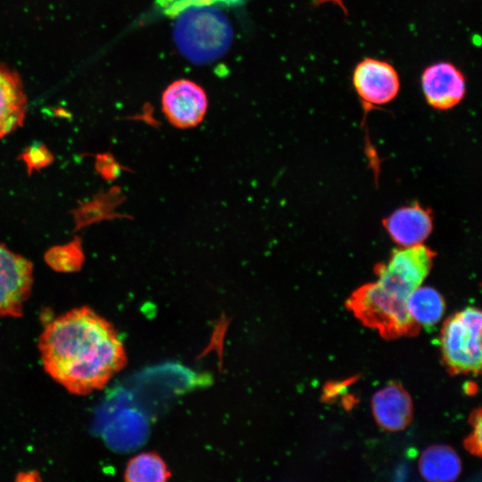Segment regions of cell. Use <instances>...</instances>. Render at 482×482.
Instances as JSON below:
<instances>
[{"instance_id":"obj_1","label":"cell","mask_w":482,"mask_h":482,"mask_svg":"<svg viewBox=\"0 0 482 482\" xmlns=\"http://www.w3.org/2000/svg\"><path fill=\"white\" fill-rule=\"evenodd\" d=\"M38 347L46 373L79 395L103 388L127 361L114 327L87 306L47 323Z\"/></svg>"},{"instance_id":"obj_2","label":"cell","mask_w":482,"mask_h":482,"mask_svg":"<svg viewBox=\"0 0 482 482\" xmlns=\"http://www.w3.org/2000/svg\"><path fill=\"white\" fill-rule=\"evenodd\" d=\"M172 33L179 53L198 65L222 57L233 38L232 26L225 13L206 5L183 11L175 20Z\"/></svg>"},{"instance_id":"obj_3","label":"cell","mask_w":482,"mask_h":482,"mask_svg":"<svg viewBox=\"0 0 482 482\" xmlns=\"http://www.w3.org/2000/svg\"><path fill=\"white\" fill-rule=\"evenodd\" d=\"M346 307L365 326L386 339L415 336L420 326L410 316L407 303L386 295L376 282L364 284L346 301Z\"/></svg>"},{"instance_id":"obj_4","label":"cell","mask_w":482,"mask_h":482,"mask_svg":"<svg viewBox=\"0 0 482 482\" xmlns=\"http://www.w3.org/2000/svg\"><path fill=\"white\" fill-rule=\"evenodd\" d=\"M481 325V312L474 307H467L445 321L440 345L445 365L452 374H479Z\"/></svg>"},{"instance_id":"obj_5","label":"cell","mask_w":482,"mask_h":482,"mask_svg":"<svg viewBox=\"0 0 482 482\" xmlns=\"http://www.w3.org/2000/svg\"><path fill=\"white\" fill-rule=\"evenodd\" d=\"M435 256L422 244L394 250L387 262L375 266L376 282L389 297L407 303L429 273Z\"/></svg>"},{"instance_id":"obj_6","label":"cell","mask_w":482,"mask_h":482,"mask_svg":"<svg viewBox=\"0 0 482 482\" xmlns=\"http://www.w3.org/2000/svg\"><path fill=\"white\" fill-rule=\"evenodd\" d=\"M32 284V263L0 244V316L21 317Z\"/></svg>"},{"instance_id":"obj_7","label":"cell","mask_w":482,"mask_h":482,"mask_svg":"<svg viewBox=\"0 0 482 482\" xmlns=\"http://www.w3.org/2000/svg\"><path fill=\"white\" fill-rule=\"evenodd\" d=\"M162 109L168 121L178 129L199 125L206 114L208 99L204 88L189 79L170 83L162 96Z\"/></svg>"},{"instance_id":"obj_8","label":"cell","mask_w":482,"mask_h":482,"mask_svg":"<svg viewBox=\"0 0 482 482\" xmlns=\"http://www.w3.org/2000/svg\"><path fill=\"white\" fill-rule=\"evenodd\" d=\"M353 84L367 107L391 102L400 89L399 75L394 66L374 58H366L355 66Z\"/></svg>"},{"instance_id":"obj_9","label":"cell","mask_w":482,"mask_h":482,"mask_svg":"<svg viewBox=\"0 0 482 482\" xmlns=\"http://www.w3.org/2000/svg\"><path fill=\"white\" fill-rule=\"evenodd\" d=\"M421 88L430 106L437 110H448L463 99L466 80L455 65L441 62L424 70L421 75Z\"/></svg>"},{"instance_id":"obj_10","label":"cell","mask_w":482,"mask_h":482,"mask_svg":"<svg viewBox=\"0 0 482 482\" xmlns=\"http://www.w3.org/2000/svg\"><path fill=\"white\" fill-rule=\"evenodd\" d=\"M372 411L376 422L386 431L405 428L412 419V402L408 392L397 383H390L375 393Z\"/></svg>"},{"instance_id":"obj_11","label":"cell","mask_w":482,"mask_h":482,"mask_svg":"<svg viewBox=\"0 0 482 482\" xmlns=\"http://www.w3.org/2000/svg\"><path fill=\"white\" fill-rule=\"evenodd\" d=\"M391 238L403 247L422 244L433 228L431 212L419 204L404 206L383 220Z\"/></svg>"},{"instance_id":"obj_12","label":"cell","mask_w":482,"mask_h":482,"mask_svg":"<svg viewBox=\"0 0 482 482\" xmlns=\"http://www.w3.org/2000/svg\"><path fill=\"white\" fill-rule=\"evenodd\" d=\"M27 100L19 75L0 64V138L21 126Z\"/></svg>"},{"instance_id":"obj_13","label":"cell","mask_w":482,"mask_h":482,"mask_svg":"<svg viewBox=\"0 0 482 482\" xmlns=\"http://www.w3.org/2000/svg\"><path fill=\"white\" fill-rule=\"evenodd\" d=\"M420 471L428 481H453L461 472V460L447 445L428 447L420 458Z\"/></svg>"},{"instance_id":"obj_14","label":"cell","mask_w":482,"mask_h":482,"mask_svg":"<svg viewBox=\"0 0 482 482\" xmlns=\"http://www.w3.org/2000/svg\"><path fill=\"white\" fill-rule=\"evenodd\" d=\"M146 424L144 418L134 411H125L105 428L104 438L117 450L132 449L145 439Z\"/></svg>"},{"instance_id":"obj_15","label":"cell","mask_w":482,"mask_h":482,"mask_svg":"<svg viewBox=\"0 0 482 482\" xmlns=\"http://www.w3.org/2000/svg\"><path fill=\"white\" fill-rule=\"evenodd\" d=\"M445 309L443 296L434 288L417 287L407 299V310L412 320L420 326H435Z\"/></svg>"},{"instance_id":"obj_16","label":"cell","mask_w":482,"mask_h":482,"mask_svg":"<svg viewBox=\"0 0 482 482\" xmlns=\"http://www.w3.org/2000/svg\"><path fill=\"white\" fill-rule=\"evenodd\" d=\"M124 475L129 482H163L170 473L157 453H143L129 461Z\"/></svg>"},{"instance_id":"obj_17","label":"cell","mask_w":482,"mask_h":482,"mask_svg":"<svg viewBox=\"0 0 482 482\" xmlns=\"http://www.w3.org/2000/svg\"><path fill=\"white\" fill-rule=\"evenodd\" d=\"M45 260L56 271L74 272L80 270L85 260L81 240L76 237L68 244L50 248L46 253Z\"/></svg>"},{"instance_id":"obj_18","label":"cell","mask_w":482,"mask_h":482,"mask_svg":"<svg viewBox=\"0 0 482 482\" xmlns=\"http://www.w3.org/2000/svg\"><path fill=\"white\" fill-rule=\"evenodd\" d=\"M27 166L29 174L35 170L48 166L54 161V156L48 148L40 142H34L19 156Z\"/></svg>"},{"instance_id":"obj_19","label":"cell","mask_w":482,"mask_h":482,"mask_svg":"<svg viewBox=\"0 0 482 482\" xmlns=\"http://www.w3.org/2000/svg\"><path fill=\"white\" fill-rule=\"evenodd\" d=\"M96 168L103 178L108 180L117 179L125 167L118 162L111 154L96 155Z\"/></svg>"},{"instance_id":"obj_20","label":"cell","mask_w":482,"mask_h":482,"mask_svg":"<svg viewBox=\"0 0 482 482\" xmlns=\"http://www.w3.org/2000/svg\"><path fill=\"white\" fill-rule=\"evenodd\" d=\"M470 421L473 428L471 434L464 442L467 450L475 455L481 453V410H475L470 415Z\"/></svg>"},{"instance_id":"obj_21","label":"cell","mask_w":482,"mask_h":482,"mask_svg":"<svg viewBox=\"0 0 482 482\" xmlns=\"http://www.w3.org/2000/svg\"><path fill=\"white\" fill-rule=\"evenodd\" d=\"M16 479L18 481H38L40 478L37 471L31 470L18 474Z\"/></svg>"}]
</instances>
